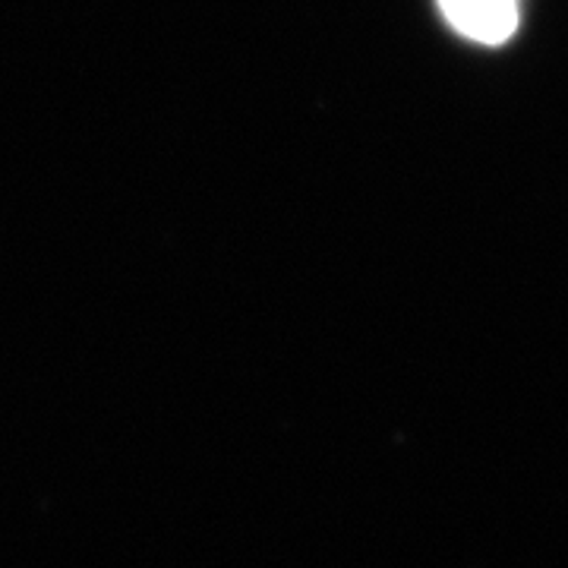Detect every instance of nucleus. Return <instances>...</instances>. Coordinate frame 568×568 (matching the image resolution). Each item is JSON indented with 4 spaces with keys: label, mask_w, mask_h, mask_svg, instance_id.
Masks as SVG:
<instances>
[{
    "label": "nucleus",
    "mask_w": 568,
    "mask_h": 568,
    "mask_svg": "<svg viewBox=\"0 0 568 568\" xmlns=\"http://www.w3.org/2000/svg\"><path fill=\"white\" fill-rule=\"evenodd\" d=\"M455 32L480 44H503L518 29V0H439Z\"/></svg>",
    "instance_id": "1"
}]
</instances>
